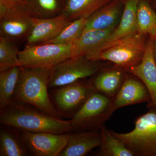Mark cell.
<instances>
[{"instance_id":"cell-1","label":"cell","mask_w":156,"mask_h":156,"mask_svg":"<svg viewBox=\"0 0 156 156\" xmlns=\"http://www.w3.org/2000/svg\"><path fill=\"white\" fill-rule=\"evenodd\" d=\"M23 103L13 101L1 110V124L20 131L59 134L73 131L70 120L52 116Z\"/></svg>"},{"instance_id":"cell-2","label":"cell","mask_w":156,"mask_h":156,"mask_svg":"<svg viewBox=\"0 0 156 156\" xmlns=\"http://www.w3.org/2000/svg\"><path fill=\"white\" fill-rule=\"evenodd\" d=\"M52 70L21 67L14 98L60 119V113L53 106L48 93Z\"/></svg>"},{"instance_id":"cell-3","label":"cell","mask_w":156,"mask_h":156,"mask_svg":"<svg viewBox=\"0 0 156 156\" xmlns=\"http://www.w3.org/2000/svg\"><path fill=\"white\" fill-rule=\"evenodd\" d=\"M146 35L136 33L96 48L85 56L93 61H108L125 70L139 64L145 53Z\"/></svg>"},{"instance_id":"cell-4","label":"cell","mask_w":156,"mask_h":156,"mask_svg":"<svg viewBox=\"0 0 156 156\" xmlns=\"http://www.w3.org/2000/svg\"><path fill=\"white\" fill-rule=\"evenodd\" d=\"M134 123V129L128 133L111 131L134 156H156V109L151 108Z\"/></svg>"},{"instance_id":"cell-5","label":"cell","mask_w":156,"mask_h":156,"mask_svg":"<svg viewBox=\"0 0 156 156\" xmlns=\"http://www.w3.org/2000/svg\"><path fill=\"white\" fill-rule=\"evenodd\" d=\"M112 99L95 90L70 120L73 131L100 130L114 113Z\"/></svg>"},{"instance_id":"cell-6","label":"cell","mask_w":156,"mask_h":156,"mask_svg":"<svg viewBox=\"0 0 156 156\" xmlns=\"http://www.w3.org/2000/svg\"><path fill=\"white\" fill-rule=\"evenodd\" d=\"M73 44L48 43L26 47L20 51V66L53 69L62 62L71 58Z\"/></svg>"},{"instance_id":"cell-7","label":"cell","mask_w":156,"mask_h":156,"mask_svg":"<svg viewBox=\"0 0 156 156\" xmlns=\"http://www.w3.org/2000/svg\"><path fill=\"white\" fill-rule=\"evenodd\" d=\"M101 69L99 61H92L85 56L68 58L52 70L49 88L62 87L92 76Z\"/></svg>"},{"instance_id":"cell-8","label":"cell","mask_w":156,"mask_h":156,"mask_svg":"<svg viewBox=\"0 0 156 156\" xmlns=\"http://www.w3.org/2000/svg\"><path fill=\"white\" fill-rule=\"evenodd\" d=\"M95 91L92 81L84 82L80 80L57 90L54 101L60 112L73 118Z\"/></svg>"},{"instance_id":"cell-9","label":"cell","mask_w":156,"mask_h":156,"mask_svg":"<svg viewBox=\"0 0 156 156\" xmlns=\"http://www.w3.org/2000/svg\"><path fill=\"white\" fill-rule=\"evenodd\" d=\"M23 141L36 156H59L68 141L66 134L21 131Z\"/></svg>"},{"instance_id":"cell-10","label":"cell","mask_w":156,"mask_h":156,"mask_svg":"<svg viewBox=\"0 0 156 156\" xmlns=\"http://www.w3.org/2000/svg\"><path fill=\"white\" fill-rule=\"evenodd\" d=\"M34 19L24 6L7 10L0 14L1 36L13 40L27 37L33 26Z\"/></svg>"},{"instance_id":"cell-11","label":"cell","mask_w":156,"mask_h":156,"mask_svg":"<svg viewBox=\"0 0 156 156\" xmlns=\"http://www.w3.org/2000/svg\"><path fill=\"white\" fill-rule=\"evenodd\" d=\"M154 41V37L149 35L142 61L126 71L138 78L145 85L151 96L148 107L156 109V64L153 52Z\"/></svg>"},{"instance_id":"cell-12","label":"cell","mask_w":156,"mask_h":156,"mask_svg":"<svg viewBox=\"0 0 156 156\" xmlns=\"http://www.w3.org/2000/svg\"><path fill=\"white\" fill-rule=\"evenodd\" d=\"M71 22L62 13L53 18H34L33 26L27 37L26 47L41 44L53 40Z\"/></svg>"},{"instance_id":"cell-13","label":"cell","mask_w":156,"mask_h":156,"mask_svg":"<svg viewBox=\"0 0 156 156\" xmlns=\"http://www.w3.org/2000/svg\"><path fill=\"white\" fill-rule=\"evenodd\" d=\"M150 101L149 92L142 81L126 76L119 92L112 99V109L114 112L123 107L144 102L148 103Z\"/></svg>"},{"instance_id":"cell-14","label":"cell","mask_w":156,"mask_h":156,"mask_svg":"<svg viewBox=\"0 0 156 156\" xmlns=\"http://www.w3.org/2000/svg\"><path fill=\"white\" fill-rule=\"evenodd\" d=\"M123 9L124 0H113L87 18L84 31L103 30L116 27L120 22Z\"/></svg>"},{"instance_id":"cell-15","label":"cell","mask_w":156,"mask_h":156,"mask_svg":"<svg viewBox=\"0 0 156 156\" xmlns=\"http://www.w3.org/2000/svg\"><path fill=\"white\" fill-rule=\"evenodd\" d=\"M68 141L59 156H84L100 147L101 134L99 131H76L67 133Z\"/></svg>"},{"instance_id":"cell-16","label":"cell","mask_w":156,"mask_h":156,"mask_svg":"<svg viewBox=\"0 0 156 156\" xmlns=\"http://www.w3.org/2000/svg\"><path fill=\"white\" fill-rule=\"evenodd\" d=\"M100 71L92 81V85L96 91L113 99L127 76L126 70L115 66V68L101 69Z\"/></svg>"},{"instance_id":"cell-17","label":"cell","mask_w":156,"mask_h":156,"mask_svg":"<svg viewBox=\"0 0 156 156\" xmlns=\"http://www.w3.org/2000/svg\"><path fill=\"white\" fill-rule=\"evenodd\" d=\"M140 0H124V9L114 31L99 47H103L128 35L137 33L136 13Z\"/></svg>"},{"instance_id":"cell-18","label":"cell","mask_w":156,"mask_h":156,"mask_svg":"<svg viewBox=\"0 0 156 156\" xmlns=\"http://www.w3.org/2000/svg\"><path fill=\"white\" fill-rule=\"evenodd\" d=\"M116 27L103 30L84 31L80 37L73 44L71 58L85 56L87 53L95 50L108 38L114 31Z\"/></svg>"},{"instance_id":"cell-19","label":"cell","mask_w":156,"mask_h":156,"mask_svg":"<svg viewBox=\"0 0 156 156\" xmlns=\"http://www.w3.org/2000/svg\"><path fill=\"white\" fill-rule=\"evenodd\" d=\"M113 0H66L62 11L70 21L88 18L94 12Z\"/></svg>"},{"instance_id":"cell-20","label":"cell","mask_w":156,"mask_h":156,"mask_svg":"<svg viewBox=\"0 0 156 156\" xmlns=\"http://www.w3.org/2000/svg\"><path fill=\"white\" fill-rule=\"evenodd\" d=\"M21 67L14 66L0 72V108H5L13 101L19 82Z\"/></svg>"},{"instance_id":"cell-21","label":"cell","mask_w":156,"mask_h":156,"mask_svg":"<svg viewBox=\"0 0 156 156\" xmlns=\"http://www.w3.org/2000/svg\"><path fill=\"white\" fill-rule=\"evenodd\" d=\"M66 0H27V7L33 18H53L62 14Z\"/></svg>"},{"instance_id":"cell-22","label":"cell","mask_w":156,"mask_h":156,"mask_svg":"<svg viewBox=\"0 0 156 156\" xmlns=\"http://www.w3.org/2000/svg\"><path fill=\"white\" fill-rule=\"evenodd\" d=\"M137 32L154 36L156 33V11L150 0H140L136 13Z\"/></svg>"},{"instance_id":"cell-23","label":"cell","mask_w":156,"mask_h":156,"mask_svg":"<svg viewBox=\"0 0 156 156\" xmlns=\"http://www.w3.org/2000/svg\"><path fill=\"white\" fill-rule=\"evenodd\" d=\"M29 151L21 136L19 137L12 131L1 129L0 156H28Z\"/></svg>"},{"instance_id":"cell-24","label":"cell","mask_w":156,"mask_h":156,"mask_svg":"<svg viewBox=\"0 0 156 156\" xmlns=\"http://www.w3.org/2000/svg\"><path fill=\"white\" fill-rule=\"evenodd\" d=\"M101 143L98 155L101 156H134L131 151L119 140L110 130L103 125L100 128Z\"/></svg>"},{"instance_id":"cell-25","label":"cell","mask_w":156,"mask_h":156,"mask_svg":"<svg viewBox=\"0 0 156 156\" xmlns=\"http://www.w3.org/2000/svg\"><path fill=\"white\" fill-rule=\"evenodd\" d=\"M19 52L14 40L0 36V72L20 66Z\"/></svg>"},{"instance_id":"cell-26","label":"cell","mask_w":156,"mask_h":156,"mask_svg":"<svg viewBox=\"0 0 156 156\" xmlns=\"http://www.w3.org/2000/svg\"><path fill=\"white\" fill-rule=\"evenodd\" d=\"M87 20V18L82 17L73 20L58 36L44 44L51 43L60 44H73L83 32Z\"/></svg>"},{"instance_id":"cell-27","label":"cell","mask_w":156,"mask_h":156,"mask_svg":"<svg viewBox=\"0 0 156 156\" xmlns=\"http://www.w3.org/2000/svg\"><path fill=\"white\" fill-rule=\"evenodd\" d=\"M14 2L20 4V5H27V0H10Z\"/></svg>"},{"instance_id":"cell-28","label":"cell","mask_w":156,"mask_h":156,"mask_svg":"<svg viewBox=\"0 0 156 156\" xmlns=\"http://www.w3.org/2000/svg\"><path fill=\"white\" fill-rule=\"evenodd\" d=\"M153 56L155 62L156 64V40L154 39L153 45Z\"/></svg>"},{"instance_id":"cell-29","label":"cell","mask_w":156,"mask_h":156,"mask_svg":"<svg viewBox=\"0 0 156 156\" xmlns=\"http://www.w3.org/2000/svg\"><path fill=\"white\" fill-rule=\"evenodd\" d=\"M150 1L156 11V0H150Z\"/></svg>"},{"instance_id":"cell-30","label":"cell","mask_w":156,"mask_h":156,"mask_svg":"<svg viewBox=\"0 0 156 156\" xmlns=\"http://www.w3.org/2000/svg\"><path fill=\"white\" fill-rule=\"evenodd\" d=\"M152 37H154V38L155 39V40H156V33L154 35V36H152Z\"/></svg>"}]
</instances>
